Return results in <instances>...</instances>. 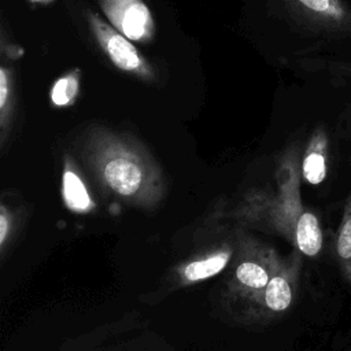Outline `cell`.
I'll use <instances>...</instances> for the list:
<instances>
[{"label":"cell","mask_w":351,"mask_h":351,"mask_svg":"<svg viewBox=\"0 0 351 351\" xmlns=\"http://www.w3.org/2000/svg\"><path fill=\"white\" fill-rule=\"evenodd\" d=\"M80 158L107 196L152 210L166 195V180L151 152L132 134L95 125L82 136Z\"/></svg>","instance_id":"6da1fadb"},{"label":"cell","mask_w":351,"mask_h":351,"mask_svg":"<svg viewBox=\"0 0 351 351\" xmlns=\"http://www.w3.org/2000/svg\"><path fill=\"white\" fill-rule=\"evenodd\" d=\"M84 15L95 41L118 70L132 74L145 82L158 80L156 69L137 49L132 40L119 33L92 10H86Z\"/></svg>","instance_id":"7a4b0ae2"},{"label":"cell","mask_w":351,"mask_h":351,"mask_svg":"<svg viewBox=\"0 0 351 351\" xmlns=\"http://www.w3.org/2000/svg\"><path fill=\"white\" fill-rule=\"evenodd\" d=\"M289 15L313 34L351 37V5L347 0H281Z\"/></svg>","instance_id":"3957f363"},{"label":"cell","mask_w":351,"mask_h":351,"mask_svg":"<svg viewBox=\"0 0 351 351\" xmlns=\"http://www.w3.org/2000/svg\"><path fill=\"white\" fill-rule=\"evenodd\" d=\"M280 259L277 252L270 247H248L244 256L234 267L230 291L237 298L261 303L262 293Z\"/></svg>","instance_id":"277c9868"},{"label":"cell","mask_w":351,"mask_h":351,"mask_svg":"<svg viewBox=\"0 0 351 351\" xmlns=\"http://www.w3.org/2000/svg\"><path fill=\"white\" fill-rule=\"evenodd\" d=\"M112 27L133 43L148 44L155 37V19L144 0H97Z\"/></svg>","instance_id":"5b68a950"},{"label":"cell","mask_w":351,"mask_h":351,"mask_svg":"<svg viewBox=\"0 0 351 351\" xmlns=\"http://www.w3.org/2000/svg\"><path fill=\"white\" fill-rule=\"evenodd\" d=\"M300 265L302 259L296 251L288 258L280 259L261 298V304L267 311L278 314L291 307L298 288Z\"/></svg>","instance_id":"8992f818"},{"label":"cell","mask_w":351,"mask_h":351,"mask_svg":"<svg viewBox=\"0 0 351 351\" xmlns=\"http://www.w3.org/2000/svg\"><path fill=\"white\" fill-rule=\"evenodd\" d=\"M328 147L329 138L326 129L324 125H318L310 134L300 166L304 181L311 185L321 184L326 177Z\"/></svg>","instance_id":"52a82bcc"},{"label":"cell","mask_w":351,"mask_h":351,"mask_svg":"<svg viewBox=\"0 0 351 351\" xmlns=\"http://www.w3.org/2000/svg\"><path fill=\"white\" fill-rule=\"evenodd\" d=\"M62 197L69 210L86 214L95 208V202L70 155L64 156L62 171Z\"/></svg>","instance_id":"ba28073f"},{"label":"cell","mask_w":351,"mask_h":351,"mask_svg":"<svg viewBox=\"0 0 351 351\" xmlns=\"http://www.w3.org/2000/svg\"><path fill=\"white\" fill-rule=\"evenodd\" d=\"M232 259V248L222 247L185 263L180 269L182 284H193L221 273Z\"/></svg>","instance_id":"9c48e42d"},{"label":"cell","mask_w":351,"mask_h":351,"mask_svg":"<svg viewBox=\"0 0 351 351\" xmlns=\"http://www.w3.org/2000/svg\"><path fill=\"white\" fill-rule=\"evenodd\" d=\"M16 107L14 70L7 64L0 67V144L4 148L10 136Z\"/></svg>","instance_id":"30bf717a"},{"label":"cell","mask_w":351,"mask_h":351,"mask_svg":"<svg viewBox=\"0 0 351 351\" xmlns=\"http://www.w3.org/2000/svg\"><path fill=\"white\" fill-rule=\"evenodd\" d=\"M293 245L306 256H315L322 248V230L317 215L308 210H304L300 218L298 219L295 233H293Z\"/></svg>","instance_id":"8fae6325"},{"label":"cell","mask_w":351,"mask_h":351,"mask_svg":"<svg viewBox=\"0 0 351 351\" xmlns=\"http://www.w3.org/2000/svg\"><path fill=\"white\" fill-rule=\"evenodd\" d=\"M335 251L343 277L351 285V193L344 203L340 226L336 236Z\"/></svg>","instance_id":"7c38bea8"},{"label":"cell","mask_w":351,"mask_h":351,"mask_svg":"<svg viewBox=\"0 0 351 351\" xmlns=\"http://www.w3.org/2000/svg\"><path fill=\"white\" fill-rule=\"evenodd\" d=\"M81 77L80 69H71L70 71L62 74L49 89V101L56 108H64L73 106L81 90Z\"/></svg>","instance_id":"4fadbf2b"},{"label":"cell","mask_w":351,"mask_h":351,"mask_svg":"<svg viewBox=\"0 0 351 351\" xmlns=\"http://www.w3.org/2000/svg\"><path fill=\"white\" fill-rule=\"evenodd\" d=\"M12 225H14L12 213L7 208L5 204H1V208H0V248H1V252H4V250L7 247V241L12 232Z\"/></svg>","instance_id":"5bb4252c"},{"label":"cell","mask_w":351,"mask_h":351,"mask_svg":"<svg viewBox=\"0 0 351 351\" xmlns=\"http://www.w3.org/2000/svg\"><path fill=\"white\" fill-rule=\"evenodd\" d=\"M1 53L4 56H7L10 60H19L25 55V49H23V47L15 44V43L7 41L5 33L3 32V34H1Z\"/></svg>","instance_id":"9a60e30c"},{"label":"cell","mask_w":351,"mask_h":351,"mask_svg":"<svg viewBox=\"0 0 351 351\" xmlns=\"http://www.w3.org/2000/svg\"><path fill=\"white\" fill-rule=\"evenodd\" d=\"M29 3H32V4H40V5H48V4H51V3H53L55 0H27Z\"/></svg>","instance_id":"2e32d148"},{"label":"cell","mask_w":351,"mask_h":351,"mask_svg":"<svg viewBox=\"0 0 351 351\" xmlns=\"http://www.w3.org/2000/svg\"><path fill=\"white\" fill-rule=\"evenodd\" d=\"M347 119H348V126H350V132H351V106H348V108H347Z\"/></svg>","instance_id":"e0dca14e"}]
</instances>
